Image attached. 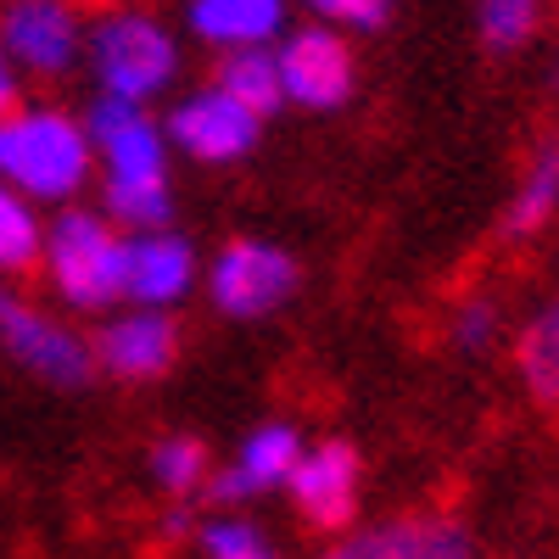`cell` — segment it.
I'll use <instances>...</instances> for the list:
<instances>
[{"label":"cell","mask_w":559,"mask_h":559,"mask_svg":"<svg viewBox=\"0 0 559 559\" xmlns=\"http://www.w3.org/2000/svg\"><path fill=\"white\" fill-rule=\"evenodd\" d=\"M90 140L107 157V207L134 229H157L168 218V168L163 134L140 118V102L102 96L90 112Z\"/></svg>","instance_id":"cell-1"},{"label":"cell","mask_w":559,"mask_h":559,"mask_svg":"<svg viewBox=\"0 0 559 559\" xmlns=\"http://www.w3.org/2000/svg\"><path fill=\"white\" fill-rule=\"evenodd\" d=\"M0 174L28 197L62 202L90 174V134L57 107L12 112L0 118Z\"/></svg>","instance_id":"cell-2"},{"label":"cell","mask_w":559,"mask_h":559,"mask_svg":"<svg viewBox=\"0 0 559 559\" xmlns=\"http://www.w3.org/2000/svg\"><path fill=\"white\" fill-rule=\"evenodd\" d=\"M96 73L107 84V96H123V102H146L174 79L179 68V45L174 34L146 17V12H118L96 28Z\"/></svg>","instance_id":"cell-3"},{"label":"cell","mask_w":559,"mask_h":559,"mask_svg":"<svg viewBox=\"0 0 559 559\" xmlns=\"http://www.w3.org/2000/svg\"><path fill=\"white\" fill-rule=\"evenodd\" d=\"M45 252H51L57 292L79 308H102L123 292V241L96 213H62L45 236Z\"/></svg>","instance_id":"cell-4"},{"label":"cell","mask_w":559,"mask_h":559,"mask_svg":"<svg viewBox=\"0 0 559 559\" xmlns=\"http://www.w3.org/2000/svg\"><path fill=\"white\" fill-rule=\"evenodd\" d=\"M274 68H280L286 102H297L308 112H331L353 96V51L331 28H297L286 45H280Z\"/></svg>","instance_id":"cell-5"},{"label":"cell","mask_w":559,"mask_h":559,"mask_svg":"<svg viewBox=\"0 0 559 559\" xmlns=\"http://www.w3.org/2000/svg\"><path fill=\"white\" fill-rule=\"evenodd\" d=\"M292 292H297V263L269 241H236L213 263V297L236 319H258L280 308Z\"/></svg>","instance_id":"cell-6"},{"label":"cell","mask_w":559,"mask_h":559,"mask_svg":"<svg viewBox=\"0 0 559 559\" xmlns=\"http://www.w3.org/2000/svg\"><path fill=\"white\" fill-rule=\"evenodd\" d=\"M168 134L202 163H236L258 140V112H247L236 96H224V90L213 84L168 118Z\"/></svg>","instance_id":"cell-7"},{"label":"cell","mask_w":559,"mask_h":559,"mask_svg":"<svg viewBox=\"0 0 559 559\" xmlns=\"http://www.w3.org/2000/svg\"><path fill=\"white\" fill-rule=\"evenodd\" d=\"M7 57H17L34 73H62L79 57V12L68 0H12L0 17Z\"/></svg>","instance_id":"cell-8"},{"label":"cell","mask_w":559,"mask_h":559,"mask_svg":"<svg viewBox=\"0 0 559 559\" xmlns=\"http://www.w3.org/2000/svg\"><path fill=\"white\" fill-rule=\"evenodd\" d=\"M0 342L12 347V358H23L34 376L57 381V386H73L90 376V353L62 331V324H51L45 313H34L28 302L7 297L0 292Z\"/></svg>","instance_id":"cell-9"},{"label":"cell","mask_w":559,"mask_h":559,"mask_svg":"<svg viewBox=\"0 0 559 559\" xmlns=\"http://www.w3.org/2000/svg\"><path fill=\"white\" fill-rule=\"evenodd\" d=\"M292 498L313 526H347L358 503V453L347 442H324L297 459Z\"/></svg>","instance_id":"cell-10"},{"label":"cell","mask_w":559,"mask_h":559,"mask_svg":"<svg viewBox=\"0 0 559 559\" xmlns=\"http://www.w3.org/2000/svg\"><path fill=\"white\" fill-rule=\"evenodd\" d=\"M324 559H476V554L453 521H397V526L358 532Z\"/></svg>","instance_id":"cell-11"},{"label":"cell","mask_w":559,"mask_h":559,"mask_svg":"<svg viewBox=\"0 0 559 559\" xmlns=\"http://www.w3.org/2000/svg\"><path fill=\"white\" fill-rule=\"evenodd\" d=\"M179 353V331L163 313H129L102 336V364L123 381H157Z\"/></svg>","instance_id":"cell-12"},{"label":"cell","mask_w":559,"mask_h":559,"mask_svg":"<svg viewBox=\"0 0 559 559\" xmlns=\"http://www.w3.org/2000/svg\"><path fill=\"white\" fill-rule=\"evenodd\" d=\"M191 286V247L179 236H134L123 241V292L134 302H174Z\"/></svg>","instance_id":"cell-13"},{"label":"cell","mask_w":559,"mask_h":559,"mask_svg":"<svg viewBox=\"0 0 559 559\" xmlns=\"http://www.w3.org/2000/svg\"><path fill=\"white\" fill-rule=\"evenodd\" d=\"M297 459H302V448H297V431H292V426H263V431L247 437L236 471H224V476L213 481V498H252V492H269V487H280V481H292Z\"/></svg>","instance_id":"cell-14"},{"label":"cell","mask_w":559,"mask_h":559,"mask_svg":"<svg viewBox=\"0 0 559 559\" xmlns=\"http://www.w3.org/2000/svg\"><path fill=\"white\" fill-rule=\"evenodd\" d=\"M286 23V0H191V28L224 51L269 45Z\"/></svg>","instance_id":"cell-15"},{"label":"cell","mask_w":559,"mask_h":559,"mask_svg":"<svg viewBox=\"0 0 559 559\" xmlns=\"http://www.w3.org/2000/svg\"><path fill=\"white\" fill-rule=\"evenodd\" d=\"M218 90H224V96H236L258 118L286 102V90H280V68H274V57L263 51V45H241V51H229L224 68H218Z\"/></svg>","instance_id":"cell-16"},{"label":"cell","mask_w":559,"mask_h":559,"mask_svg":"<svg viewBox=\"0 0 559 559\" xmlns=\"http://www.w3.org/2000/svg\"><path fill=\"white\" fill-rule=\"evenodd\" d=\"M521 369H526V386L543 403H559V302H548L521 336Z\"/></svg>","instance_id":"cell-17"},{"label":"cell","mask_w":559,"mask_h":559,"mask_svg":"<svg viewBox=\"0 0 559 559\" xmlns=\"http://www.w3.org/2000/svg\"><path fill=\"white\" fill-rule=\"evenodd\" d=\"M554 202H559V146H543L532 174L521 179L515 202H509V236H532V229L554 213Z\"/></svg>","instance_id":"cell-18"},{"label":"cell","mask_w":559,"mask_h":559,"mask_svg":"<svg viewBox=\"0 0 559 559\" xmlns=\"http://www.w3.org/2000/svg\"><path fill=\"white\" fill-rule=\"evenodd\" d=\"M476 17L492 51H515L537 23V0H476Z\"/></svg>","instance_id":"cell-19"},{"label":"cell","mask_w":559,"mask_h":559,"mask_svg":"<svg viewBox=\"0 0 559 559\" xmlns=\"http://www.w3.org/2000/svg\"><path fill=\"white\" fill-rule=\"evenodd\" d=\"M39 252V229L28 218V207L0 185V269H28Z\"/></svg>","instance_id":"cell-20"},{"label":"cell","mask_w":559,"mask_h":559,"mask_svg":"<svg viewBox=\"0 0 559 559\" xmlns=\"http://www.w3.org/2000/svg\"><path fill=\"white\" fill-rule=\"evenodd\" d=\"M152 471H157V481H163L168 492L185 498V492L202 481L207 453H202V442H191V437H174V442H163V448L152 453Z\"/></svg>","instance_id":"cell-21"},{"label":"cell","mask_w":559,"mask_h":559,"mask_svg":"<svg viewBox=\"0 0 559 559\" xmlns=\"http://www.w3.org/2000/svg\"><path fill=\"white\" fill-rule=\"evenodd\" d=\"M202 548H207V559H274V548H269L252 526H241V521L207 526V532H202Z\"/></svg>","instance_id":"cell-22"},{"label":"cell","mask_w":559,"mask_h":559,"mask_svg":"<svg viewBox=\"0 0 559 559\" xmlns=\"http://www.w3.org/2000/svg\"><path fill=\"white\" fill-rule=\"evenodd\" d=\"M324 23H347V28H381L392 17V0H308Z\"/></svg>","instance_id":"cell-23"},{"label":"cell","mask_w":559,"mask_h":559,"mask_svg":"<svg viewBox=\"0 0 559 559\" xmlns=\"http://www.w3.org/2000/svg\"><path fill=\"white\" fill-rule=\"evenodd\" d=\"M487 331H492V308H487V302L464 308V319H459V342H464V347H481Z\"/></svg>","instance_id":"cell-24"},{"label":"cell","mask_w":559,"mask_h":559,"mask_svg":"<svg viewBox=\"0 0 559 559\" xmlns=\"http://www.w3.org/2000/svg\"><path fill=\"white\" fill-rule=\"evenodd\" d=\"M12 107H17V79L7 68V51H0V118H12Z\"/></svg>","instance_id":"cell-25"}]
</instances>
